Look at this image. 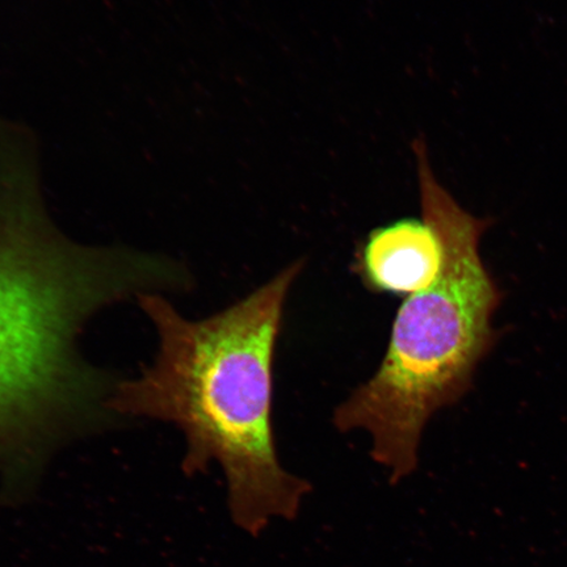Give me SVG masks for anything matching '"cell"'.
Listing matches in <instances>:
<instances>
[{
    "label": "cell",
    "mask_w": 567,
    "mask_h": 567,
    "mask_svg": "<svg viewBox=\"0 0 567 567\" xmlns=\"http://www.w3.org/2000/svg\"><path fill=\"white\" fill-rule=\"evenodd\" d=\"M188 269L167 255L73 243L34 195L0 193V482L30 493L62 446L123 421L120 379L83 357L99 311L145 295H177Z\"/></svg>",
    "instance_id": "1"
},
{
    "label": "cell",
    "mask_w": 567,
    "mask_h": 567,
    "mask_svg": "<svg viewBox=\"0 0 567 567\" xmlns=\"http://www.w3.org/2000/svg\"><path fill=\"white\" fill-rule=\"evenodd\" d=\"M295 261L245 299L207 318L184 317L168 296L136 300L157 336L137 378L120 380L112 409L127 420L166 422L186 442L189 476L221 467L234 523L259 536L274 519L293 520L310 482L280 463L274 429V365Z\"/></svg>",
    "instance_id": "2"
},
{
    "label": "cell",
    "mask_w": 567,
    "mask_h": 567,
    "mask_svg": "<svg viewBox=\"0 0 567 567\" xmlns=\"http://www.w3.org/2000/svg\"><path fill=\"white\" fill-rule=\"evenodd\" d=\"M422 215L444 245L441 275L396 311L384 359L334 411L338 431H365L371 456L400 484L416 471L425 424L472 386L494 343L501 293L480 255L491 223L460 207L432 172L425 142L413 146Z\"/></svg>",
    "instance_id": "3"
},
{
    "label": "cell",
    "mask_w": 567,
    "mask_h": 567,
    "mask_svg": "<svg viewBox=\"0 0 567 567\" xmlns=\"http://www.w3.org/2000/svg\"><path fill=\"white\" fill-rule=\"evenodd\" d=\"M444 245L430 218H403L368 234L357 254L358 274L371 292L411 296L441 275Z\"/></svg>",
    "instance_id": "4"
}]
</instances>
